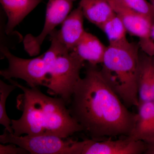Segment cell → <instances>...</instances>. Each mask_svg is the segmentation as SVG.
Instances as JSON below:
<instances>
[{
    "label": "cell",
    "mask_w": 154,
    "mask_h": 154,
    "mask_svg": "<svg viewBox=\"0 0 154 154\" xmlns=\"http://www.w3.org/2000/svg\"><path fill=\"white\" fill-rule=\"evenodd\" d=\"M150 3L151 4L154 11V0H150Z\"/></svg>",
    "instance_id": "24"
},
{
    "label": "cell",
    "mask_w": 154,
    "mask_h": 154,
    "mask_svg": "<svg viewBox=\"0 0 154 154\" xmlns=\"http://www.w3.org/2000/svg\"><path fill=\"white\" fill-rule=\"evenodd\" d=\"M146 143L126 137L124 139L76 141L75 154H140L146 149Z\"/></svg>",
    "instance_id": "8"
},
{
    "label": "cell",
    "mask_w": 154,
    "mask_h": 154,
    "mask_svg": "<svg viewBox=\"0 0 154 154\" xmlns=\"http://www.w3.org/2000/svg\"><path fill=\"white\" fill-rule=\"evenodd\" d=\"M51 44L43 54L49 79V94L69 103L74 90L81 79L80 72L85 62L73 51H70L52 32Z\"/></svg>",
    "instance_id": "4"
},
{
    "label": "cell",
    "mask_w": 154,
    "mask_h": 154,
    "mask_svg": "<svg viewBox=\"0 0 154 154\" xmlns=\"http://www.w3.org/2000/svg\"><path fill=\"white\" fill-rule=\"evenodd\" d=\"M153 68L152 57L143 52L140 54V66L137 82L138 97L139 103L154 101L152 91Z\"/></svg>",
    "instance_id": "15"
},
{
    "label": "cell",
    "mask_w": 154,
    "mask_h": 154,
    "mask_svg": "<svg viewBox=\"0 0 154 154\" xmlns=\"http://www.w3.org/2000/svg\"><path fill=\"white\" fill-rule=\"evenodd\" d=\"M139 43L107 46L101 71L107 84L127 107L138 106L137 82L140 66Z\"/></svg>",
    "instance_id": "3"
},
{
    "label": "cell",
    "mask_w": 154,
    "mask_h": 154,
    "mask_svg": "<svg viewBox=\"0 0 154 154\" xmlns=\"http://www.w3.org/2000/svg\"><path fill=\"white\" fill-rule=\"evenodd\" d=\"M107 46L92 33L85 32L72 51L84 61L92 65L102 63Z\"/></svg>",
    "instance_id": "13"
},
{
    "label": "cell",
    "mask_w": 154,
    "mask_h": 154,
    "mask_svg": "<svg viewBox=\"0 0 154 154\" xmlns=\"http://www.w3.org/2000/svg\"><path fill=\"white\" fill-rule=\"evenodd\" d=\"M69 104L72 116L93 139L128 137L134 127L136 114L128 110L97 66L88 64Z\"/></svg>",
    "instance_id": "1"
},
{
    "label": "cell",
    "mask_w": 154,
    "mask_h": 154,
    "mask_svg": "<svg viewBox=\"0 0 154 154\" xmlns=\"http://www.w3.org/2000/svg\"><path fill=\"white\" fill-rule=\"evenodd\" d=\"M84 17L100 28L115 14L107 0H80Z\"/></svg>",
    "instance_id": "14"
},
{
    "label": "cell",
    "mask_w": 154,
    "mask_h": 154,
    "mask_svg": "<svg viewBox=\"0 0 154 154\" xmlns=\"http://www.w3.org/2000/svg\"><path fill=\"white\" fill-rule=\"evenodd\" d=\"M1 51L8 62V67L0 71L5 79H21L30 88H47L49 78L43 54L32 59L22 58L14 55L5 46L1 48Z\"/></svg>",
    "instance_id": "5"
},
{
    "label": "cell",
    "mask_w": 154,
    "mask_h": 154,
    "mask_svg": "<svg viewBox=\"0 0 154 154\" xmlns=\"http://www.w3.org/2000/svg\"><path fill=\"white\" fill-rule=\"evenodd\" d=\"M77 0H48L46 7L44 27L37 36L26 35L23 40L24 48L31 56L38 55L45 37L62 24L71 11Z\"/></svg>",
    "instance_id": "7"
},
{
    "label": "cell",
    "mask_w": 154,
    "mask_h": 154,
    "mask_svg": "<svg viewBox=\"0 0 154 154\" xmlns=\"http://www.w3.org/2000/svg\"><path fill=\"white\" fill-rule=\"evenodd\" d=\"M2 143H13L32 154H74L75 140L55 135L17 136L5 129L0 136Z\"/></svg>",
    "instance_id": "6"
},
{
    "label": "cell",
    "mask_w": 154,
    "mask_h": 154,
    "mask_svg": "<svg viewBox=\"0 0 154 154\" xmlns=\"http://www.w3.org/2000/svg\"><path fill=\"white\" fill-rule=\"evenodd\" d=\"M153 64V63H152ZM152 91L154 101V66L153 68L152 74Z\"/></svg>",
    "instance_id": "22"
},
{
    "label": "cell",
    "mask_w": 154,
    "mask_h": 154,
    "mask_svg": "<svg viewBox=\"0 0 154 154\" xmlns=\"http://www.w3.org/2000/svg\"><path fill=\"white\" fill-rule=\"evenodd\" d=\"M139 43L143 52L149 56H154V22L152 24L147 36L143 39L140 40Z\"/></svg>",
    "instance_id": "19"
},
{
    "label": "cell",
    "mask_w": 154,
    "mask_h": 154,
    "mask_svg": "<svg viewBox=\"0 0 154 154\" xmlns=\"http://www.w3.org/2000/svg\"><path fill=\"white\" fill-rule=\"evenodd\" d=\"M84 14L81 6L72 11L62 23L60 30L52 31L58 40L72 51L85 34Z\"/></svg>",
    "instance_id": "9"
},
{
    "label": "cell",
    "mask_w": 154,
    "mask_h": 154,
    "mask_svg": "<svg viewBox=\"0 0 154 154\" xmlns=\"http://www.w3.org/2000/svg\"><path fill=\"white\" fill-rule=\"evenodd\" d=\"M13 143L4 145H0V154H26L29 152L25 149Z\"/></svg>",
    "instance_id": "20"
},
{
    "label": "cell",
    "mask_w": 154,
    "mask_h": 154,
    "mask_svg": "<svg viewBox=\"0 0 154 154\" xmlns=\"http://www.w3.org/2000/svg\"><path fill=\"white\" fill-rule=\"evenodd\" d=\"M134 127L128 137L134 140L151 141L154 120V101L140 102Z\"/></svg>",
    "instance_id": "11"
},
{
    "label": "cell",
    "mask_w": 154,
    "mask_h": 154,
    "mask_svg": "<svg viewBox=\"0 0 154 154\" xmlns=\"http://www.w3.org/2000/svg\"><path fill=\"white\" fill-rule=\"evenodd\" d=\"M107 36L109 45H117L128 42L126 37L127 30L121 19L113 15L99 28Z\"/></svg>",
    "instance_id": "16"
},
{
    "label": "cell",
    "mask_w": 154,
    "mask_h": 154,
    "mask_svg": "<svg viewBox=\"0 0 154 154\" xmlns=\"http://www.w3.org/2000/svg\"><path fill=\"white\" fill-rule=\"evenodd\" d=\"M17 88L14 84L8 85L0 80V123L11 133H14V131L11 127L12 121L6 112V102L8 96Z\"/></svg>",
    "instance_id": "17"
},
{
    "label": "cell",
    "mask_w": 154,
    "mask_h": 154,
    "mask_svg": "<svg viewBox=\"0 0 154 154\" xmlns=\"http://www.w3.org/2000/svg\"><path fill=\"white\" fill-rule=\"evenodd\" d=\"M123 5L148 17L154 22V11L151 4L146 0H118Z\"/></svg>",
    "instance_id": "18"
},
{
    "label": "cell",
    "mask_w": 154,
    "mask_h": 154,
    "mask_svg": "<svg viewBox=\"0 0 154 154\" xmlns=\"http://www.w3.org/2000/svg\"><path fill=\"white\" fill-rule=\"evenodd\" d=\"M146 144V149L144 154H154V142Z\"/></svg>",
    "instance_id": "21"
},
{
    "label": "cell",
    "mask_w": 154,
    "mask_h": 154,
    "mask_svg": "<svg viewBox=\"0 0 154 154\" xmlns=\"http://www.w3.org/2000/svg\"><path fill=\"white\" fill-rule=\"evenodd\" d=\"M116 15L122 20L128 33L143 39L147 36L154 22L148 17L137 13L119 2L118 0H107Z\"/></svg>",
    "instance_id": "10"
},
{
    "label": "cell",
    "mask_w": 154,
    "mask_h": 154,
    "mask_svg": "<svg viewBox=\"0 0 154 154\" xmlns=\"http://www.w3.org/2000/svg\"><path fill=\"white\" fill-rule=\"evenodd\" d=\"M8 81L23 92L17 98V107L22 111V116L11 120L14 134L48 135L66 138L83 131L62 98L48 96L38 88H28L13 79Z\"/></svg>",
    "instance_id": "2"
},
{
    "label": "cell",
    "mask_w": 154,
    "mask_h": 154,
    "mask_svg": "<svg viewBox=\"0 0 154 154\" xmlns=\"http://www.w3.org/2000/svg\"><path fill=\"white\" fill-rule=\"evenodd\" d=\"M152 62L153 65L154 66V56L152 57Z\"/></svg>",
    "instance_id": "25"
},
{
    "label": "cell",
    "mask_w": 154,
    "mask_h": 154,
    "mask_svg": "<svg viewBox=\"0 0 154 154\" xmlns=\"http://www.w3.org/2000/svg\"><path fill=\"white\" fill-rule=\"evenodd\" d=\"M154 142V120L153 124L152 129V136H151V141L149 143Z\"/></svg>",
    "instance_id": "23"
},
{
    "label": "cell",
    "mask_w": 154,
    "mask_h": 154,
    "mask_svg": "<svg viewBox=\"0 0 154 154\" xmlns=\"http://www.w3.org/2000/svg\"><path fill=\"white\" fill-rule=\"evenodd\" d=\"M42 1L43 0H0L8 17L6 33L9 34L12 33L15 27Z\"/></svg>",
    "instance_id": "12"
}]
</instances>
